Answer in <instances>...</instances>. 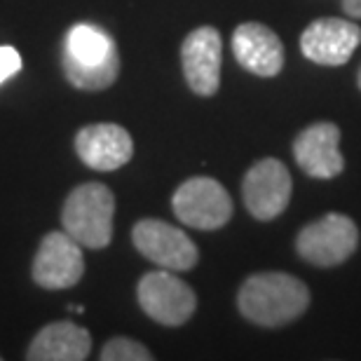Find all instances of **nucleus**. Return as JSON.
Returning <instances> with one entry per match:
<instances>
[{
  "instance_id": "obj_1",
  "label": "nucleus",
  "mask_w": 361,
  "mask_h": 361,
  "mask_svg": "<svg viewBox=\"0 0 361 361\" xmlns=\"http://www.w3.org/2000/svg\"><path fill=\"white\" fill-rule=\"evenodd\" d=\"M63 73L78 90H108L120 75L118 45L97 24H75L63 38Z\"/></svg>"
},
{
  "instance_id": "obj_5",
  "label": "nucleus",
  "mask_w": 361,
  "mask_h": 361,
  "mask_svg": "<svg viewBox=\"0 0 361 361\" xmlns=\"http://www.w3.org/2000/svg\"><path fill=\"white\" fill-rule=\"evenodd\" d=\"M359 244V230L350 216L326 214L324 219L310 223L298 233L295 249L300 258L319 268H334L355 254Z\"/></svg>"
},
{
  "instance_id": "obj_17",
  "label": "nucleus",
  "mask_w": 361,
  "mask_h": 361,
  "mask_svg": "<svg viewBox=\"0 0 361 361\" xmlns=\"http://www.w3.org/2000/svg\"><path fill=\"white\" fill-rule=\"evenodd\" d=\"M21 71V56L14 47L5 45L0 47V82L10 80L12 75H17Z\"/></svg>"
},
{
  "instance_id": "obj_4",
  "label": "nucleus",
  "mask_w": 361,
  "mask_h": 361,
  "mask_svg": "<svg viewBox=\"0 0 361 361\" xmlns=\"http://www.w3.org/2000/svg\"><path fill=\"white\" fill-rule=\"evenodd\" d=\"M171 209L180 223L195 230H219L233 216V200L216 178L195 176L176 188Z\"/></svg>"
},
{
  "instance_id": "obj_3",
  "label": "nucleus",
  "mask_w": 361,
  "mask_h": 361,
  "mask_svg": "<svg viewBox=\"0 0 361 361\" xmlns=\"http://www.w3.org/2000/svg\"><path fill=\"white\" fill-rule=\"evenodd\" d=\"M115 197L104 183H82L71 190L61 209L63 230L87 249H106L113 240Z\"/></svg>"
},
{
  "instance_id": "obj_8",
  "label": "nucleus",
  "mask_w": 361,
  "mask_h": 361,
  "mask_svg": "<svg viewBox=\"0 0 361 361\" xmlns=\"http://www.w3.org/2000/svg\"><path fill=\"white\" fill-rule=\"evenodd\" d=\"M85 274L82 249L66 230L47 233L33 258V281L49 291L75 286Z\"/></svg>"
},
{
  "instance_id": "obj_16",
  "label": "nucleus",
  "mask_w": 361,
  "mask_h": 361,
  "mask_svg": "<svg viewBox=\"0 0 361 361\" xmlns=\"http://www.w3.org/2000/svg\"><path fill=\"white\" fill-rule=\"evenodd\" d=\"M104 361H148L153 355L148 352L146 345L132 341V338H113L104 345L99 355Z\"/></svg>"
},
{
  "instance_id": "obj_18",
  "label": "nucleus",
  "mask_w": 361,
  "mask_h": 361,
  "mask_svg": "<svg viewBox=\"0 0 361 361\" xmlns=\"http://www.w3.org/2000/svg\"><path fill=\"white\" fill-rule=\"evenodd\" d=\"M343 7L350 17H361V0H343Z\"/></svg>"
},
{
  "instance_id": "obj_14",
  "label": "nucleus",
  "mask_w": 361,
  "mask_h": 361,
  "mask_svg": "<svg viewBox=\"0 0 361 361\" xmlns=\"http://www.w3.org/2000/svg\"><path fill=\"white\" fill-rule=\"evenodd\" d=\"M233 52L237 63L254 75L272 78L284 66V45L277 33L256 21L235 28Z\"/></svg>"
},
{
  "instance_id": "obj_9",
  "label": "nucleus",
  "mask_w": 361,
  "mask_h": 361,
  "mask_svg": "<svg viewBox=\"0 0 361 361\" xmlns=\"http://www.w3.org/2000/svg\"><path fill=\"white\" fill-rule=\"evenodd\" d=\"M291 174L274 157L256 162L242 183L244 204L258 221H272L284 212L291 200Z\"/></svg>"
},
{
  "instance_id": "obj_19",
  "label": "nucleus",
  "mask_w": 361,
  "mask_h": 361,
  "mask_svg": "<svg viewBox=\"0 0 361 361\" xmlns=\"http://www.w3.org/2000/svg\"><path fill=\"white\" fill-rule=\"evenodd\" d=\"M359 87H361V71H359Z\"/></svg>"
},
{
  "instance_id": "obj_2",
  "label": "nucleus",
  "mask_w": 361,
  "mask_h": 361,
  "mask_svg": "<svg viewBox=\"0 0 361 361\" xmlns=\"http://www.w3.org/2000/svg\"><path fill=\"white\" fill-rule=\"evenodd\" d=\"M237 305L249 322L265 329H277L305 312L310 305V291L293 274L258 272L242 284Z\"/></svg>"
},
{
  "instance_id": "obj_11",
  "label": "nucleus",
  "mask_w": 361,
  "mask_h": 361,
  "mask_svg": "<svg viewBox=\"0 0 361 361\" xmlns=\"http://www.w3.org/2000/svg\"><path fill=\"white\" fill-rule=\"evenodd\" d=\"M361 42V28L348 19H317L300 35V49L319 66H343Z\"/></svg>"
},
{
  "instance_id": "obj_6",
  "label": "nucleus",
  "mask_w": 361,
  "mask_h": 361,
  "mask_svg": "<svg viewBox=\"0 0 361 361\" xmlns=\"http://www.w3.org/2000/svg\"><path fill=\"white\" fill-rule=\"evenodd\" d=\"M136 295L143 312L162 326H180L190 319L197 307L192 288L164 268L143 274Z\"/></svg>"
},
{
  "instance_id": "obj_12",
  "label": "nucleus",
  "mask_w": 361,
  "mask_h": 361,
  "mask_svg": "<svg viewBox=\"0 0 361 361\" xmlns=\"http://www.w3.org/2000/svg\"><path fill=\"white\" fill-rule=\"evenodd\" d=\"M293 155L298 167L312 178H336L343 174L341 129L334 122H317L295 136Z\"/></svg>"
},
{
  "instance_id": "obj_15",
  "label": "nucleus",
  "mask_w": 361,
  "mask_h": 361,
  "mask_svg": "<svg viewBox=\"0 0 361 361\" xmlns=\"http://www.w3.org/2000/svg\"><path fill=\"white\" fill-rule=\"evenodd\" d=\"M92 336L73 322H54L38 331L28 345L31 361H82L90 357Z\"/></svg>"
},
{
  "instance_id": "obj_13",
  "label": "nucleus",
  "mask_w": 361,
  "mask_h": 361,
  "mask_svg": "<svg viewBox=\"0 0 361 361\" xmlns=\"http://www.w3.org/2000/svg\"><path fill=\"white\" fill-rule=\"evenodd\" d=\"M75 153L97 171H115L132 160L134 141L125 127L113 122L82 127L75 136Z\"/></svg>"
},
{
  "instance_id": "obj_10",
  "label": "nucleus",
  "mask_w": 361,
  "mask_h": 361,
  "mask_svg": "<svg viewBox=\"0 0 361 361\" xmlns=\"http://www.w3.org/2000/svg\"><path fill=\"white\" fill-rule=\"evenodd\" d=\"M221 59L223 42L221 33L212 26L195 28L185 35L180 47L185 82L200 97H214L221 85Z\"/></svg>"
},
{
  "instance_id": "obj_7",
  "label": "nucleus",
  "mask_w": 361,
  "mask_h": 361,
  "mask_svg": "<svg viewBox=\"0 0 361 361\" xmlns=\"http://www.w3.org/2000/svg\"><path fill=\"white\" fill-rule=\"evenodd\" d=\"M134 247L141 256L171 272H185L197 265L200 251L183 230L160 219H143L132 230Z\"/></svg>"
}]
</instances>
